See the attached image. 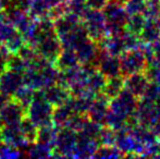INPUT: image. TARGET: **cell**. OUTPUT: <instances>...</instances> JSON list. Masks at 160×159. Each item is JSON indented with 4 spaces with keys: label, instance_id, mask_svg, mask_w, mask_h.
Instances as JSON below:
<instances>
[{
    "label": "cell",
    "instance_id": "obj_1",
    "mask_svg": "<svg viewBox=\"0 0 160 159\" xmlns=\"http://www.w3.org/2000/svg\"><path fill=\"white\" fill-rule=\"evenodd\" d=\"M53 106L45 98L42 89L35 91L34 99L26 108V117L37 125L38 127L51 125L52 123Z\"/></svg>",
    "mask_w": 160,
    "mask_h": 159
},
{
    "label": "cell",
    "instance_id": "obj_2",
    "mask_svg": "<svg viewBox=\"0 0 160 159\" xmlns=\"http://www.w3.org/2000/svg\"><path fill=\"white\" fill-rule=\"evenodd\" d=\"M102 12L106 17L108 35H119L125 31L127 22L128 19V13L125 10L124 6L109 1L102 9Z\"/></svg>",
    "mask_w": 160,
    "mask_h": 159
},
{
    "label": "cell",
    "instance_id": "obj_3",
    "mask_svg": "<svg viewBox=\"0 0 160 159\" xmlns=\"http://www.w3.org/2000/svg\"><path fill=\"white\" fill-rule=\"evenodd\" d=\"M83 25L86 30L88 37L98 44L107 36V25H106V17L102 10L91 9L82 17Z\"/></svg>",
    "mask_w": 160,
    "mask_h": 159
},
{
    "label": "cell",
    "instance_id": "obj_4",
    "mask_svg": "<svg viewBox=\"0 0 160 159\" xmlns=\"http://www.w3.org/2000/svg\"><path fill=\"white\" fill-rule=\"evenodd\" d=\"M78 134L76 131L68 127L58 129L57 140L53 148L52 157L55 158H73L74 148L76 146Z\"/></svg>",
    "mask_w": 160,
    "mask_h": 159
},
{
    "label": "cell",
    "instance_id": "obj_5",
    "mask_svg": "<svg viewBox=\"0 0 160 159\" xmlns=\"http://www.w3.org/2000/svg\"><path fill=\"white\" fill-rule=\"evenodd\" d=\"M121 64V75L128 77L133 73L143 72L147 68V59L141 48L125 50L119 56Z\"/></svg>",
    "mask_w": 160,
    "mask_h": 159
},
{
    "label": "cell",
    "instance_id": "obj_6",
    "mask_svg": "<svg viewBox=\"0 0 160 159\" xmlns=\"http://www.w3.org/2000/svg\"><path fill=\"white\" fill-rule=\"evenodd\" d=\"M139 98H137L135 95H133L128 89H123L117 97L110 100L109 109L124 116L127 118H130L136 111L137 105H138Z\"/></svg>",
    "mask_w": 160,
    "mask_h": 159
},
{
    "label": "cell",
    "instance_id": "obj_7",
    "mask_svg": "<svg viewBox=\"0 0 160 159\" xmlns=\"http://www.w3.org/2000/svg\"><path fill=\"white\" fill-rule=\"evenodd\" d=\"M26 117V108L17 99H11L0 109V127L20 124L23 118Z\"/></svg>",
    "mask_w": 160,
    "mask_h": 159
},
{
    "label": "cell",
    "instance_id": "obj_8",
    "mask_svg": "<svg viewBox=\"0 0 160 159\" xmlns=\"http://www.w3.org/2000/svg\"><path fill=\"white\" fill-rule=\"evenodd\" d=\"M0 138L2 144L10 145L19 149H26L31 144L21 131L20 124L0 127Z\"/></svg>",
    "mask_w": 160,
    "mask_h": 159
},
{
    "label": "cell",
    "instance_id": "obj_9",
    "mask_svg": "<svg viewBox=\"0 0 160 159\" xmlns=\"http://www.w3.org/2000/svg\"><path fill=\"white\" fill-rule=\"evenodd\" d=\"M96 68L107 79L117 77V75H121V64L119 56L110 55L105 49L100 48V50H99L98 58H97L96 61Z\"/></svg>",
    "mask_w": 160,
    "mask_h": 159
},
{
    "label": "cell",
    "instance_id": "obj_10",
    "mask_svg": "<svg viewBox=\"0 0 160 159\" xmlns=\"http://www.w3.org/2000/svg\"><path fill=\"white\" fill-rule=\"evenodd\" d=\"M134 116L139 124H143L148 127H150L157 120L160 119V115L155 102H148L142 98H139Z\"/></svg>",
    "mask_w": 160,
    "mask_h": 159
},
{
    "label": "cell",
    "instance_id": "obj_11",
    "mask_svg": "<svg viewBox=\"0 0 160 159\" xmlns=\"http://www.w3.org/2000/svg\"><path fill=\"white\" fill-rule=\"evenodd\" d=\"M23 84L24 77L22 73L8 69L0 75V92L10 97H12Z\"/></svg>",
    "mask_w": 160,
    "mask_h": 159
},
{
    "label": "cell",
    "instance_id": "obj_12",
    "mask_svg": "<svg viewBox=\"0 0 160 159\" xmlns=\"http://www.w3.org/2000/svg\"><path fill=\"white\" fill-rule=\"evenodd\" d=\"M74 50L76 51L81 64H95L96 66L97 58H98V53L100 50L96 42L88 37L84 42H81Z\"/></svg>",
    "mask_w": 160,
    "mask_h": 159
},
{
    "label": "cell",
    "instance_id": "obj_13",
    "mask_svg": "<svg viewBox=\"0 0 160 159\" xmlns=\"http://www.w3.org/2000/svg\"><path fill=\"white\" fill-rule=\"evenodd\" d=\"M109 102L110 99L105 94H97L87 111V117L89 118V120L102 124L105 122V118L107 116L108 109H109Z\"/></svg>",
    "mask_w": 160,
    "mask_h": 159
},
{
    "label": "cell",
    "instance_id": "obj_14",
    "mask_svg": "<svg viewBox=\"0 0 160 159\" xmlns=\"http://www.w3.org/2000/svg\"><path fill=\"white\" fill-rule=\"evenodd\" d=\"M100 146V143L96 138L78 134L76 146L74 148L73 158H89L94 157L96 151Z\"/></svg>",
    "mask_w": 160,
    "mask_h": 159
},
{
    "label": "cell",
    "instance_id": "obj_15",
    "mask_svg": "<svg viewBox=\"0 0 160 159\" xmlns=\"http://www.w3.org/2000/svg\"><path fill=\"white\" fill-rule=\"evenodd\" d=\"M148 84H149V80L144 71L133 73L124 77V88L131 92L137 98H141L144 95Z\"/></svg>",
    "mask_w": 160,
    "mask_h": 159
},
{
    "label": "cell",
    "instance_id": "obj_16",
    "mask_svg": "<svg viewBox=\"0 0 160 159\" xmlns=\"http://www.w3.org/2000/svg\"><path fill=\"white\" fill-rule=\"evenodd\" d=\"M42 92H44L45 98L53 107L63 105L72 96L71 92H70V89L68 87H65L61 84H58V83H55V84L46 87L45 89H42Z\"/></svg>",
    "mask_w": 160,
    "mask_h": 159
},
{
    "label": "cell",
    "instance_id": "obj_17",
    "mask_svg": "<svg viewBox=\"0 0 160 159\" xmlns=\"http://www.w3.org/2000/svg\"><path fill=\"white\" fill-rule=\"evenodd\" d=\"M142 42L154 44L160 38V17L146 19L143 31L139 34Z\"/></svg>",
    "mask_w": 160,
    "mask_h": 159
},
{
    "label": "cell",
    "instance_id": "obj_18",
    "mask_svg": "<svg viewBox=\"0 0 160 159\" xmlns=\"http://www.w3.org/2000/svg\"><path fill=\"white\" fill-rule=\"evenodd\" d=\"M98 46L113 56H120L127 50L122 34L107 35L101 42H98Z\"/></svg>",
    "mask_w": 160,
    "mask_h": 159
},
{
    "label": "cell",
    "instance_id": "obj_19",
    "mask_svg": "<svg viewBox=\"0 0 160 159\" xmlns=\"http://www.w3.org/2000/svg\"><path fill=\"white\" fill-rule=\"evenodd\" d=\"M56 67L59 69L60 71L67 70V69L73 68V67L78 66L80 60L76 55V51L72 48H62L61 52H60L58 59L55 62Z\"/></svg>",
    "mask_w": 160,
    "mask_h": 159
},
{
    "label": "cell",
    "instance_id": "obj_20",
    "mask_svg": "<svg viewBox=\"0 0 160 159\" xmlns=\"http://www.w3.org/2000/svg\"><path fill=\"white\" fill-rule=\"evenodd\" d=\"M123 89H124V77L117 75V77H108L102 89V94H105L111 100L117 97Z\"/></svg>",
    "mask_w": 160,
    "mask_h": 159
},
{
    "label": "cell",
    "instance_id": "obj_21",
    "mask_svg": "<svg viewBox=\"0 0 160 159\" xmlns=\"http://www.w3.org/2000/svg\"><path fill=\"white\" fill-rule=\"evenodd\" d=\"M75 113L72 111V109L69 107L67 102L60 106L53 107V112H52V123L55 127L58 129L60 127H64L67 123L69 122L70 118Z\"/></svg>",
    "mask_w": 160,
    "mask_h": 159
},
{
    "label": "cell",
    "instance_id": "obj_22",
    "mask_svg": "<svg viewBox=\"0 0 160 159\" xmlns=\"http://www.w3.org/2000/svg\"><path fill=\"white\" fill-rule=\"evenodd\" d=\"M58 127L53 124L46 125V127H38V134L36 142H39L42 144H45L47 146L55 148L56 140H57Z\"/></svg>",
    "mask_w": 160,
    "mask_h": 159
},
{
    "label": "cell",
    "instance_id": "obj_23",
    "mask_svg": "<svg viewBox=\"0 0 160 159\" xmlns=\"http://www.w3.org/2000/svg\"><path fill=\"white\" fill-rule=\"evenodd\" d=\"M106 81H107V77H106L98 69H96V70L89 75L88 79H87V84H86L87 91L91 92L94 95L102 93Z\"/></svg>",
    "mask_w": 160,
    "mask_h": 159
},
{
    "label": "cell",
    "instance_id": "obj_24",
    "mask_svg": "<svg viewBox=\"0 0 160 159\" xmlns=\"http://www.w3.org/2000/svg\"><path fill=\"white\" fill-rule=\"evenodd\" d=\"M52 154L53 148L39 142L31 143L26 148V156L31 158H50Z\"/></svg>",
    "mask_w": 160,
    "mask_h": 159
},
{
    "label": "cell",
    "instance_id": "obj_25",
    "mask_svg": "<svg viewBox=\"0 0 160 159\" xmlns=\"http://www.w3.org/2000/svg\"><path fill=\"white\" fill-rule=\"evenodd\" d=\"M146 23V17L143 13H135V14H130L127 22L125 30L131 33L138 35L143 31V27Z\"/></svg>",
    "mask_w": 160,
    "mask_h": 159
},
{
    "label": "cell",
    "instance_id": "obj_26",
    "mask_svg": "<svg viewBox=\"0 0 160 159\" xmlns=\"http://www.w3.org/2000/svg\"><path fill=\"white\" fill-rule=\"evenodd\" d=\"M50 6L47 3L46 0H33L30 9H28V14L35 20L42 19V17H48V13L50 11Z\"/></svg>",
    "mask_w": 160,
    "mask_h": 159
},
{
    "label": "cell",
    "instance_id": "obj_27",
    "mask_svg": "<svg viewBox=\"0 0 160 159\" xmlns=\"http://www.w3.org/2000/svg\"><path fill=\"white\" fill-rule=\"evenodd\" d=\"M20 127L23 133V135L26 137V140L30 143H34L37 140L38 134V127L28 117H24L23 120L20 122Z\"/></svg>",
    "mask_w": 160,
    "mask_h": 159
},
{
    "label": "cell",
    "instance_id": "obj_28",
    "mask_svg": "<svg viewBox=\"0 0 160 159\" xmlns=\"http://www.w3.org/2000/svg\"><path fill=\"white\" fill-rule=\"evenodd\" d=\"M34 95H35V89L30 87L28 85L23 84L12 96V98L17 99L19 102H21L25 108H28V105L32 102L34 99Z\"/></svg>",
    "mask_w": 160,
    "mask_h": 159
},
{
    "label": "cell",
    "instance_id": "obj_29",
    "mask_svg": "<svg viewBox=\"0 0 160 159\" xmlns=\"http://www.w3.org/2000/svg\"><path fill=\"white\" fill-rule=\"evenodd\" d=\"M124 157V153L116 145H100L96 151L94 158H120Z\"/></svg>",
    "mask_w": 160,
    "mask_h": 159
},
{
    "label": "cell",
    "instance_id": "obj_30",
    "mask_svg": "<svg viewBox=\"0 0 160 159\" xmlns=\"http://www.w3.org/2000/svg\"><path fill=\"white\" fill-rule=\"evenodd\" d=\"M24 44H26L25 39H24L23 35L20 31L15 30L12 34L10 35L8 39L4 42V46L10 50V52L12 53H18V51L21 49V47L23 46Z\"/></svg>",
    "mask_w": 160,
    "mask_h": 159
},
{
    "label": "cell",
    "instance_id": "obj_31",
    "mask_svg": "<svg viewBox=\"0 0 160 159\" xmlns=\"http://www.w3.org/2000/svg\"><path fill=\"white\" fill-rule=\"evenodd\" d=\"M67 3L69 12L78 15L81 19L84 17V14L89 9L86 3V0H70V1H67Z\"/></svg>",
    "mask_w": 160,
    "mask_h": 159
},
{
    "label": "cell",
    "instance_id": "obj_32",
    "mask_svg": "<svg viewBox=\"0 0 160 159\" xmlns=\"http://www.w3.org/2000/svg\"><path fill=\"white\" fill-rule=\"evenodd\" d=\"M147 75L149 82L160 85V60L155 59L147 64V68L144 71Z\"/></svg>",
    "mask_w": 160,
    "mask_h": 159
},
{
    "label": "cell",
    "instance_id": "obj_33",
    "mask_svg": "<svg viewBox=\"0 0 160 159\" xmlns=\"http://www.w3.org/2000/svg\"><path fill=\"white\" fill-rule=\"evenodd\" d=\"M26 68H28L26 62L18 53H11L8 59V69L24 74V72L26 71Z\"/></svg>",
    "mask_w": 160,
    "mask_h": 159
},
{
    "label": "cell",
    "instance_id": "obj_34",
    "mask_svg": "<svg viewBox=\"0 0 160 159\" xmlns=\"http://www.w3.org/2000/svg\"><path fill=\"white\" fill-rule=\"evenodd\" d=\"M117 140V131L112 127L105 125L102 127L99 135V143L100 145H116Z\"/></svg>",
    "mask_w": 160,
    "mask_h": 159
},
{
    "label": "cell",
    "instance_id": "obj_35",
    "mask_svg": "<svg viewBox=\"0 0 160 159\" xmlns=\"http://www.w3.org/2000/svg\"><path fill=\"white\" fill-rule=\"evenodd\" d=\"M146 3H147V0H128L124 4V8L128 15L135 14V13H144Z\"/></svg>",
    "mask_w": 160,
    "mask_h": 159
},
{
    "label": "cell",
    "instance_id": "obj_36",
    "mask_svg": "<svg viewBox=\"0 0 160 159\" xmlns=\"http://www.w3.org/2000/svg\"><path fill=\"white\" fill-rule=\"evenodd\" d=\"M160 97V85L156 83L149 82L147 88H146L144 95L142 96V99L148 100V102H156V100Z\"/></svg>",
    "mask_w": 160,
    "mask_h": 159
},
{
    "label": "cell",
    "instance_id": "obj_37",
    "mask_svg": "<svg viewBox=\"0 0 160 159\" xmlns=\"http://www.w3.org/2000/svg\"><path fill=\"white\" fill-rule=\"evenodd\" d=\"M159 11H160V0H147L146 8L144 10L143 14L146 17V19L159 17Z\"/></svg>",
    "mask_w": 160,
    "mask_h": 159
},
{
    "label": "cell",
    "instance_id": "obj_38",
    "mask_svg": "<svg viewBox=\"0 0 160 159\" xmlns=\"http://www.w3.org/2000/svg\"><path fill=\"white\" fill-rule=\"evenodd\" d=\"M23 156L22 154V151L19 148H15V147H12L10 145H0V158H19Z\"/></svg>",
    "mask_w": 160,
    "mask_h": 159
},
{
    "label": "cell",
    "instance_id": "obj_39",
    "mask_svg": "<svg viewBox=\"0 0 160 159\" xmlns=\"http://www.w3.org/2000/svg\"><path fill=\"white\" fill-rule=\"evenodd\" d=\"M108 2H109V0H86L88 8L96 9V10H102Z\"/></svg>",
    "mask_w": 160,
    "mask_h": 159
},
{
    "label": "cell",
    "instance_id": "obj_40",
    "mask_svg": "<svg viewBox=\"0 0 160 159\" xmlns=\"http://www.w3.org/2000/svg\"><path fill=\"white\" fill-rule=\"evenodd\" d=\"M150 130H152V132H154V134L157 136V137L160 140V119L157 120L156 122L154 123V124L150 127Z\"/></svg>",
    "mask_w": 160,
    "mask_h": 159
},
{
    "label": "cell",
    "instance_id": "obj_41",
    "mask_svg": "<svg viewBox=\"0 0 160 159\" xmlns=\"http://www.w3.org/2000/svg\"><path fill=\"white\" fill-rule=\"evenodd\" d=\"M10 99H11L10 96L6 95V94H3V93H1V92H0V109H1L2 107H3Z\"/></svg>",
    "mask_w": 160,
    "mask_h": 159
},
{
    "label": "cell",
    "instance_id": "obj_42",
    "mask_svg": "<svg viewBox=\"0 0 160 159\" xmlns=\"http://www.w3.org/2000/svg\"><path fill=\"white\" fill-rule=\"evenodd\" d=\"M155 105H156L157 110H158V112H159V115H160V97L158 98V99L156 100V102H155Z\"/></svg>",
    "mask_w": 160,
    "mask_h": 159
},
{
    "label": "cell",
    "instance_id": "obj_43",
    "mask_svg": "<svg viewBox=\"0 0 160 159\" xmlns=\"http://www.w3.org/2000/svg\"><path fill=\"white\" fill-rule=\"evenodd\" d=\"M159 17H160V11H159Z\"/></svg>",
    "mask_w": 160,
    "mask_h": 159
},
{
    "label": "cell",
    "instance_id": "obj_44",
    "mask_svg": "<svg viewBox=\"0 0 160 159\" xmlns=\"http://www.w3.org/2000/svg\"><path fill=\"white\" fill-rule=\"evenodd\" d=\"M65 1H70V0H65Z\"/></svg>",
    "mask_w": 160,
    "mask_h": 159
}]
</instances>
